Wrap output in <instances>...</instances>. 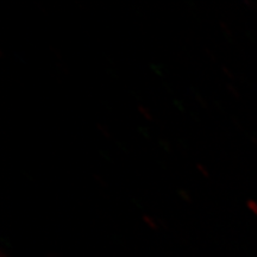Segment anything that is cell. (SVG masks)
<instances>
[{"label":"cell","instance_id":"cell-2","mask_svg":"<svg viewBox=\"0 0 257 257\" xmlns=\"http://www.w3.org/2000/svg\"><path fill=\"white\" fill-rule=\"evenodd\" d=\"M96 128H98V131L102 135V136H105L106 138H110L111 137L110 130H108L107 126H106L105 124H100V123L96 124Z\"/></svg>","mask_w":257,"mask_h":257},{"label":"cell","instance_id":"cell-4","mask_svg":"<svg viewBox=\"0 0 257 257\" xmlns=\"http://www.w3.org/2000/svg\"><path fill=\"white\" fill-rule=\"evenodd\" d=\"M143 220H144V223L149 225V226L152 227V229H156V227H157V224H156L155 219H154L153 217H150L149 214H144V216H143Z\"/></svg>","mask_w":257,"mask_h":257},{"label":"cell","instance_id":"cell-5","mask_svg":"<svg viewBox=\"0 0 257 257\" xmlns=\"http://www.w3.org/2000/svg\"><path fill=\"white\" fill-rule=\"evenodd\" d=\"M179 195L181 197L182 200H185L186 202H191L192 201V197L191 194L187 191H185V189H179Z\"/></svg>","mask_w":257,"mask_h":257},{"label":"cell","instance_id":"cell-7","mask_svg":"<svg viewBox=\"0 0 257 257\" xmlns=\"http://www.w3.org/2000/svg\"><path fill=\"white\" fill-rule=\"evenodd\" d=\"M206 53H207V55H208V56H211V59L214 61V55H213V54H212V53H211V50H210V51H208V48H207V49H206Z\"/></svg>","mask_w":257,"mask_h":257},{"label":"cell","instance_id":"cell-6","mask_svg":"<svg viewBox=\"0 0 257 257\" xmlns=\"http://www.w3.org/2000/svg\"><path fill=\"white\" fill-rule=\"evenodd\" d=\"M197 99H198V101H199V102H201V106H204V107H206V105H207V104H206V101L202 100L201 96H199V95H198V98H197Z\"/></svg>","mask_w":257,"mask_h":257},{"label":"cell","instance_id":"cell-3","mask_svg":"<svg viewBox=\"0 0 257 257\" xmlns=\"http://www.w3.org/2000/svg\"><path fill=\"white\" fill-rule=\"evenodd\" d=\"M195 167H197L198 172L200 173V174L204 176V178H210V172H208V169L204 165H202V163L198 162L197 165H195Z\"/></svg>","mask_w":257,"mask_h":257},{"label":"cell","instance_id":"cell-1","mask_svg":"<svg viewBox=\"0 0 257 257\" xmlns=\"http://www.w3.org/2000/svg\"><path fill=\"white\" fill-rule=\"evenodd\" d=\"M137 110H138V112H140V114L142 115V117H143L144 119H146V120H148V121H152V120L154 119L153 113H152V112L149 111V108L146 107V106L140 105V106H138V107H137Z\"/></svg>","mask_w":257,"mask_h":257}]
</instances>
